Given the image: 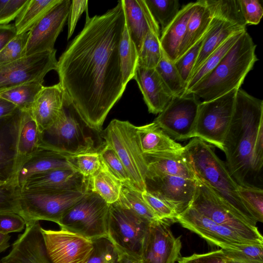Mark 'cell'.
<instances>
[{"instance_id":"obj_18","label":"cell","mask_w":263,"mask_h":263,"mask_svg":"<svg viewBox=\"0 0 263 263\" xmlns=\"http://www.w3.org/2000/svg\"><path fill=\"white\" fill-rule=\"evenodd\" d=\"M170 224L162 220L149 223L141 254L144 263H175L180 257V237L174 236Z\"/></svg>"},{"instance_id":"obj_62","label":"cell","mask_w":263,"mask_h":263,"mask_svg":"<svg viewBox=\"0 0 263 263\" xmlns=\"http://www.w3.org/2000/svg\"><path fill=\"white\" fill-rule=\"evenodd\" d=\"M6 183V181L0 180V186L5 185Z\"/></svg>"},{"instance_id":"obj_31","label":"cell","mask_w":263,"mask_h":263,"mask_svg":"<svg viewBox=\"0 0 263 263\" xmlns=\"http://www.w3.org/2000/svg\"><path fill=\"white\" fill-rule=\"evenodd\" d=\"M18 111V109L12 116L0 120V180L7 183L13 173L15 124Z\"/></svg>"},{"instance_id":"obj_20","label":"cell","mask_w":263,"mask_h":263,"mask_svg":"<svg viewBox=\"0 0 263 263\" xmlns=\"http://www.w3.org/2000/svg\"><path fill=\"white\" fill-rule=\"evenodd\" d=\"M39 221L26 223L24 232L12 244L1 263H51Z\"/></svg>"},{"instance_id":"obj_15","label":"cell","mask_w":263,"mask_h":263,"mask_svg":"<svg viewBox=\"0 0 263 263\" xmlns=\"http://www.w3.org/2000/svg\"><path fill=\"white\" fill-rule=\"evenodd\" d=\"M197 179L164 174H146L145 191L159 198L179 215L191 205Z\"/></svg>"},{"instance_id":"obj_57","label":"cell","mask_w":263,"mask_h":263,"mask_svg":"<svg viewBox=\"0 0 263 263\" xmlns=\"http://www.w3.org/2000/svg\"><path fill=\"white\" fill-rule=\"evenodd\" d=\"M17 110L14 104L0 97V120L12 116Z\"/></svg>"},{"instance_id":"obj_34","label":"cell","mask_w":263,"mask_h":263,"mask_svg":"<svg viewBox=\"0 0 263 263\" xmlns=\"http://www.w3.org/2000/svg\"><path fill=\"white\" fill-rule=\"evenodd\" d=\"M117 202L149 223L159 220L144 200L142 192L130 183H122L120 196Z\"/></svg>"},{"instance_id":"obj_49","label":"cell","mask_w":263,"mask_h":263,"mask_svg":"<svg viewBox=\"0 0 263 263\" xmlns=\"http://www.w3.org/2000/svg\"><path fill=\"white\" fill-rule=\"evenodd\" d=\"M18 188L7 183L0 186V215L19 214Z\"/></svg>"},{"instance_id":"obj_46","label":"cell","mask_w":263,"mask_h":263,"mask_svg":"<svg viewBox=\"0 0 263 263\" xmlns=\"http://www.w3.org/2000/svg\"><path fill=\"white\" fill-rule=\"evenodd\" d=\"M29 32L17 34L0 52V67L25 57Z\"/></svg>"},{"instance_id":"obj_3","label":"cell","mask_w":263,"mask_h":263,"mask_svg":"<svg viewBox=\"0 0 263 263\" xmlns=\"http://www.w3.org/2000/svg\"><path fill=\"white\" fill-rule=\"evenodd\" d=\"M256 47L246 30L213 71L185 95L208 101L239 89L257 60Z\"/></svg>"},{"instance_id":"obj_43","label":"cell","mask_w":263,"mask_h":263,"mask_svg":"<svg viewBox=\"0 0 263 263\" xmlns=\"http://www.w3.org/2000/svg\"><path fill=\"white\" fill-rule=\"evenodd\" d=\"M66 156L71 167L85 179L96 173L101 165L98 151Z\"/></svg>"},{"instance_id":"obj_21","label":"cell","mask_w":263,"mask_h":263,"mask_svg":"<svg viewBox=\"0 0 263 263\" xmlns=\"http://www.w3.org/2000/svg\"><path fill=\"white\" fill-rule=\"evenodd\" d=\"M20 189L28 191H87V179L74 170L58 169L30 177Z\"/></svg>"},{"instance_id":"obj_10","label":"cell","mask_w":263,"mask_h":263,"mask_svg":"<svg viewBox=\"0 0 263 263\" xmlns=\"http://www.w3.org/2000/svg\"><path fill=\"white\" fill-rule=\"evenodd\" d=\"M237 90L200 102L193 138L197 137L220 150L233 112Z\"/></svg>"},{"instance_id":"obj_14","label":"cell","mask_w":263,"mask_h":263,"mask_svg":"<svg viewBox=\"0 0 263 263\" xmlns=\"http://www.w3.org/2000/svg\"><path fill=\"white\" fill-rule=\"evenodd\" d=\"M51 263H86L93 250L92 240L65 229L42 228Z\"/></svg>"},{"instance_id":"obj_7","label":"cell","mask_w":263,"mask_h":263,"mask_svg":"<svg viewBox=\"0 0 263 263\" xmlns=\"http://www.w3.org/2000/svg\"><path fill=\"white\" fill-rule=\"evenodd\" d=\"M100 134L119 157L130 184L141 192L145 191L147 166L139 144L137 126L127 121L114 119Z\"/></svg>"},{"instance_id":"obj_60","label":"cell","mask_w":263,"mask_h":263,"mask_svg":"<svg viewBox=\"0 0 263 263\" xmlns=\"http://www.w3.org/2000/svg\"><path fill=\"white\" fill-rule=\"evenodd\" d=\"M226 262L227 263H248V262H243V261H240L235 260H233V259H230L227 257H226Z\"/></svg>"},{"instance_id":"obj_8","label":"cell","mask_w":263,"mask_h":263,"mask_svg":"<svg viewBox=\"0 0 263 263\" xmlns=\"http://www.w3.org/2000/svg\"><path fill=\"white\" fill-rule=\"evenodd\" d=\"M87 191H28L18 188V215L26 223L47 220L59 225L66 212L80 200Z\"/></svg>"},{"instance_id":"obj_39","label":"cell","mask_w":263,"mask_h":263,"mask_svg":"<svg viewBox=\"0 0 263 263\" xmlns=\"http://www.w3.org/2000/svg\"><path fill=\"white\" fill-rule=\"evenodd\" d=\"M155 69L174 97L185 95L186 85L182 79L174 62L168 60L163 52Z\"/></svg>"},{"instance_id":"obj_37","label":"cell","mask_w":263,"mask_h":263,"mask_svg":"<svg viewBox=\"0 0 263 263\" xmlns=\"http://www.w3.org/2000/svg\"><path fill=\"white\" fill-rule=\"evenodd\" d=\"M123 82L126 86L133 79L138 65V53L136 46L132 40L126 26V23L119 46Z\"/></svg>"},{"instance_id":"obj_30","label":"cell","mask_w":263,"mask_h":263,"mask_svg":"<svg viewBox=\"0 0 263 263\" xmlns=\"http://www.w3.org/2000/svg\"><path fill=\"white\" fill-rule=\"evenodd\" d=\"M212 18L205 0L194 2V9L187 24L178 59L204 36Z\"/></svg>"},{"instance_id":"obj_33","label":"cell","mask_w":263,"mask_h":263,"mask_svg":"<svg viewBox=\"0 0 263 263\" xmlns=\"http://www.w3.org/2000/svg\"><path fill=\"white\" fill-rule=\"evenodd\" d=\"M59 0H28L14 24L17 34L29 32Z\"/></svg>"},{"instance_id":"obj_22","label":"cell","mask_w":263,"mask_h":263,"mask_svg":"<svg viewBox=\"0 0 263 263\" xmlns=\"http://www.w3.org/2000/svg\"><path fill=\"white\" fill-rule=\"evenodd\" d=\"M65 92L59 83L44 86L37 95L30 112L42 134L50 127L61 114Z\"/></svg>"},{"instance_id":"obj_32","label":"cell","mask_w":263,"mask_h":263,"mask_svg":"<svg viewBox=\"0 0 263 263\" xmlns=\"http://www.w3.org/2000/svg\"><path fill=\"white\" fill-rule=\"evenodd\" d=\"M122 185L102 162L98 171L87 179V191L96 193L109 204L118 201Z\"/></svg>"},{"instance_id":"obj_44","label":"cell","mask_w":263,"mask_h":263,"mask_svg":"<svg viewBox=\"0 0 263 263\" xmlns=\"http://www.w3.org/2000/svg\"><path fill=\"white\" fill-rule=\"evenodd\" d=\"M101 162L108 170L122 183H130L128 174L115 151L104 142L98 150Z\"/></svg>"},{"instance_id":"obj_42","label":"cell","mask_w":263,"mask_h":263,"mask_svg":"<svg viewBox=\"0 0 263 263\" xmlns=\"http://www.w3.org/2000/svg\"><path fill=\"white\" fill-rule=\"evenodd\" d=\"M238 191L244 205L257 222H263V190L257 186L238 185Z\"/></svg>"},{"instance_id":"obj_41","label":"cell","mask_w":263,"mask_h":263,"mask_svg":"<svg viewBox=\"0 0 263 263\" xmlns=\"http://www.w3.org/2000/svg\"><path fill=\"white\" fill-rule=\"evenodd\" d=\"M151 13L158 24L161 32L171 23L178 13L177 0H144Z\"/></svg>"},{"instance_id":"obj_28","label":"cell","mask_w":263,"mask_h":263,"mask_svg":"<svg viewBox=\"0 0 263 263\" xmlns=\"http://www.w3.org/2000/svg\"><path fill=\"white\" fill-rule=\"evenodd\" d=\"M144 157L147 166L146 174H164L196 179L183 151L180 153L144 155Z\"/></svg>"},{"instance_id":"obj_5","label":"cell","mask_w":263,"mask_h":263,"mask_svg":"<svg viewBox=\"0 0 263 263\" xmlns=\"http://www.w3.org/2000/svg\"><path fill=\"white\" fill-rule=\"evenodd\" d=\"M95 132L82 120L65 93L63 111L55 123L42 133L40 148L66 156L98 151L100 148L95 145L92 135Z\"/></svg>"},{"instance_id":"obj_13","label":"cell","mask_w":263,"mask_h":263,"mask_svg":"<svg viewBox=\"0 0 263 263\" xmlns=\"http://www.w3.org/2000/svg\"><path fill=\"white\" fill-rule=\"evenodd\" d=\"M200 102L192 93L174 97L154 121L175 140L193 138Z\"/></svg>"},{"instance_id":"obj_4","label":"cell","mask_w":263,"mask_h":263,"mask_svg":"<svg viewBox=\"0 0 263 263\" xmlns=\"http://www.w3.org/2000/svg\"><path fill=\"white\" fill-rule=\"evenodd\" d=\"M183 152L196 178L205 183L234 210L257 223L241 201L239 185L210 144L194 137L184 146Z\"/></svg>"},{"instance_id":"obj_6","label":"cell","mask_w":263,"mask_h":263,"mask_svg":"<svg viewBox=\"0 0 263 263\" xmlns=\"http://www.w3.org/2000/svg\"><path fill=\"white\" fill-rule=\"evenodd\" d=\"M196 179V187L190 206L251 243L263 245V237L256 223L234 210L205 183Z\"/></svg>"},{"instance_id":"obj_17","label":"cell","mask_w":263,"mask_h":263,"mask_svg":"<svg viewBox=\"0 0 263 263\" xmlns=\"http://www.w3.org/2000/svg\"><path fill=\"white\" fill-rule=\"evenodd\" d=\"M71 1L59 0L29 31L25 57L52 51L68 18Z\"/></svg>"},{"instance_id":"obj_45","label":"cell","mask_w":263,"mask_h":263,"mask_svg":"<svg viewBox=\"0 0 263 263\" xmlns=\"http://www.w3.org/2000/svg\"><path fill=\"white\" fill-rule=\"evenodd\" d=\"M92 241L93 250L86 263H118L116 248L107 237Z\"/></svg>"},{"instance_id":"obj_56","label":"cell","mask_w":263,"mask_h":263,"mask_svg":"<svg viewBox=\"0 0 263 263\" xmlns=\"http://www.w3.org/2000/svg\"><path fill=\"white\" fill-rule=\"evenodd\" d=\"M17 35L14 25H0V52Z\"/></svg>"},{"instance_id":"obj_50","label":"cell","mask_w":263,"mask_h":263,"mask_svg":"<svg viewBox=\"0 0 263 263\" xmlns=\"http://www.w3.org/2000/svg\"><path fill=\"white\" fill-rule=\"evenodd\" d=\"M142 196L147 205L159 220L170 223L176 221L178 214L163 201L146 191L142 192Z\"/></svg>"},{"instance_id":"obj_48","label":"cell","mask_w":263,"mask_h":263,"mask_svg":"<svg viewBox=\"0 0 263 263\" xmlns=\"http://www.w3.org/2000/svg\"><path fill=\"white\" fill-rule=\"evenodd\" d=\"M205 35L174 62L182 79L186 85L190 78L193 68L199 55Z\"/></svg>"},{"instance_id":"obj_59","label":"cell","mask_w":263,"mask_h":263,"mask_svg":"<svg viewBox=\"0 0 263 263\" xmlns=\"http://www.w3.org/2000/svg\"><path fill=\"white\" fill-rule=\"evenodd\" d=\"M10 236L7 234L0 233V253L5 251L10 247Z\"/></svg>"},{"instance_id":"obj_47","label":"cell","mask_w":263,"mask_h":263,"mask_svg":"<svg viewBox=\"0 0 263 263\" xmlns=\"http://www.w3.org/2000/svg\"><path fill=\"white\" fill-rule=\"evenodd\" d=\"M222 250L230 259L248 263H263V245H245L236 250Z\"/></svg>"},{"instance_id":"obj_2","label":"cell","mask_w":263,"mask_h":263,"mask_svg":"<svg viewBox=\"0 0 263 263\" xmlns=\"http://www.w3.org/2000/svg\"><path fill=\"white\" fill-rule=\"evenodd\" d=\"M262 126L263 101L242 89H237L222 151L230 175L242 186H256L253 150L258 133Z\"/></svg>"},{"instance_id":"obj_35","label":"cell","mask_w":263,"mask_h":263,"mask_svg":"<svg viewBox=\"0 0 263 263\" xmlns=\"http://www.w3.org/2000/svg\"><path fill=\"white\" fill-rule=\"evenodd\" d=\"M43 87L42 83H27L1 92L0 97L14 104L21 110L30 111Z\"/></svg>"},{"instance_id":"obj_1","label":"cell","mask_w":263,"mask_h":263,"mask_svg":"<svg viewBox=\"0 0 263 263\" xmlns=\"http://www.w3.org/2000/svg\"><path fill=\"white\" fill-rule=\"evenodd\" d=\"M125 25L122 0L101 15H88L82 30L57 62L59 83L91 129L102 132L125 88L119 46Z\"/></svg>"},{"instance_id":"obj_40","label":"cell","mask_w":263,"mask_h":263,"mask_svg":"<svg viewBox=\"0 0 263 263\" xmlns=\"http://www.w3.org/2000/svg\"><path fill=\"white\" fill-rule=\"evenodd\" d=\"M160 37V32L148 31L138 54L137 66L146 68L156 67L163 54Z\"/></svg>"},{"instance_id":"obj_54","label":"cell","mask_w":263,"mask_h":263,"mask_svg":"<svg viewBox=\"0 0 263 263\" xmlns=\"http://www.w3.org/2000/svg\"><path fill=\"white\" fill-rule=\"evenodd\" d=\"M26 227L24 219L17 214L0 215V233L8 234L22 231Z\"/></svg>"},{"instance_id":"obj_51","label":"cell","mask_w":263,"mask_h":263,"mask_svg":"<svg viewBox=\"0 0 263 263\" xmlns=\"http://www.w3.org/2000/svg\"><path fill=\"white\" fill-rule=\"evenodd\" d=\"M247 25H257L263 16V8L258 0H238Z\"/></svg>"},{"instance_id":"obj_26","label":"cell","mask_w":263,"mask_h":263,"mask_svg":"<svg viewBox=\"0 0 263 263\" xmlns=\"http://www.w3.org/2000/svg\"><path fill=\"white\" fill-rule=\"evenodd\" d=\"M245 30H246V28L238 25L224 19L213 17L199 55L193 68L190 78L210 55L228 38L234 34Z\"/></svg>"},{"instance_id":"obj_9","label":"cell","mask_w":263,"mask_h":263,"mask_svg":"<svg viewBox=\"0 0 263 263\" xmlns=\"http://www.w3.org/2000/svg\"><path fill=\"white\" fill-rule=\"evenodd\" d=\"M109 208L100 196L88 191L66 212L59 226L91 240L107 237Z\"/></svg>"},{"instance_id":"obj_53","label":"cell","mask_w":263,"mask_h":263,"mask_svg":"<svg viewBox=\"0 0 263 263\" xmlns=\"http://www.w3.org/2000/svg\"><path fill=\"white\" fill-rule=\"evenodd\" d=\"M28 0H6L0 11V25L8 24L16 18Z\"/></svg>"},{"instance_id":"obj_29","label":"cell","mask_w":263,"mask_h":263,"mask_svg":"<svg viewBox=\"0 0 263 263\" xmlns=\"http://www.w3.org/2000/svg\"><path fill=\"white\" fill-rule=\"evenodd\" d=\"M65 168L73 169L66 155L41 148L21 169L17 177V185L20 188L26 180L33 175Z\"/></svg>"},{"instance_id":"obj_16","label":"cell","mask_w":263,"mask_h":263,"mask_svg":"<svg viewBox=\"0 0 263 263\" xmlns=\"http://www.w3.org/2000/svg\"><path fill=\"white\" fill-rule=\"evenodd\" d=\"M176 221L182 227L197 234L210 244L220 247L223 250H236L245 245H254L191 206L179 214Z\"/></svg>"},{"instance_id":"obj_25","label":"cell","mask_w":263,"mask_h":263,"mask_svg":"<svg viewBox=\"0 0 263 263\" xmlns=\"http://www.w3.org/2000/svg\"><path fill=\"white\" fill-rule=\"evenodd\" d=\"M139 144L143 155L180 153L184 146L166 134L154 121L137 126Z\"/></svg>"},{"instance_id":"obj_38","label":"cell","mask_w":263,"mask_h":263,"mask_svg":"<svg viewBox=\"0 0 263 263\" xmlns=\"http://www.w3.org/2000/svg\"><path fill=\"white\" fill-rule=\"evenodd\" d=\"M212 17L226 20L246 28L238 0H205Z\"/></svg>"},{"instance_id":"obj_19","label":"cell","mask_w":263,"mask_h":263,"mask_svg":"<svg viewBox=\"0 0 263 263\" xmlns=\"http://www.w3.org/2000/svg\"><path fill=\"white\" fill-rule=\"evenodd\" d=\"M41 140L42 134L30 111L19 110L15 124L13 173L7 184L19 187L18 173L24 164L41 148Z\"/></svg>"},{"instance_id":"obj_24","label":"cell","mask_w":263,"mask_h":263,"mask_svg":"<svg viewBox=\"0 0 263 263\" xmlns=\"http://www.w3.org/2000/svg\"><path fill=\"white\" fill-rule=\"evenodd\" d=\"M125 23L138 54L149 30L160 32V27L151 13L144 0H122Z\"/></svg>"},{"instance_id":"obj_12","label":"cell","mask_w":263,"mask_h":263,"mask_svg":"<svg viewBox=\"0 0 263 263\" xmlns=\"http://www.w3.org/2000/svg\"><path fill=\"white\" fill-rule=\"evenodd\" d=\"M56 50L24 57L0 67V93L32 82L43 83L46 74L57 69Z\"/></svg>"},{"instance_id":"obj_58","label":"cell","mask_w":263,"mask_h":263,"mask_svg":"<svg viewBox=\"0 0 263 263\" xmlns=\"http://www.w3.org/2000/svg\"><path fill=\"white\" fill-rule=\"evenodd\" d=\"M116 249L118 253V263H144L141 257L117 248Z\"/></svg>"},{"instance_id":"obj_27","label":"cell","mask_w":263,"mask_h":263,"mask_svg":"<svg viewBox=\"0 0 263 263\" xmlns=\"http://www.w3.org/2000/svg\"><path fill=\"white\" fill-rule=\"evenodd\" d=\"M194 7V2L183 6L171 23L161 32L160 42L162 50L167 58L173 62H175L179 57L181 45Z\"/></svg>"},{"instance_id":"obj_11","label":"cell","mask_w":263,"mask_h":263,"mask_svg":"<svg viewBox=\"0 0 263 263\" xmlns=\"http://www.w3.org/2000/svg\"><path fill=\"white\" fill-rule=\"evenodd\" d=\"M149 223L116 201L109 204L107 238L117 248L141 257Z\"/></svg>"},{"instance_id":"obj_23","label":"cell","mask_w":263,"mask_h":263,"mask_svg":"<svg viewBox=\"0 0 263 263\" xmlns=\"http://www.w3.org/2000/svg\"><path fill=\"white\" fill-rule=\"evenodd\" d=\"M133 79L137 82L151 113L160 114L174 97L155 68L137 66Z\"/></svg>"},{"instance_id":"obj_55","label":"cell","mask_w":263,"mask_h":263,"mask_svg":"<svg viewBox=\"0 0 263 263\" xmlns=\"http://www.w3.org/2000/svg\"><path fill=\"white\" fill-rule=\"evenodd\" d=\"M87 7L88 1L87 0H73L71 1L68 16V40L72 36L78 21L83 12L87 10Z\"/></svg>"},{"instance_id":"obj_61","label":"cell","mask_w":263,"mask_h":263,"mask_svg":"<svg viewBox=\"0 0 263 263\" xmlns=\"http://www.w3.org/2000/svg\"><path fill=\"white\" fill-rule=\"evenodd\" d=\"M6 0H0V11L2 8V7L3 6V5L6 3Z\"/></svg>"},{"instance_id":"obj_36","label":"cell","mask_w":263,"mask_h":263,"mask_svg":"<svg viewBox=\"0 0 263 263\" xmlns=\"http://www.w3.org/2000/svg\"><path fill=\"white\" fill-rule=\"evenodd\" d=\"M245 31L236 33L231 36L210 55L190 79L186 85L185 95L192 87L213 71Z\"/></svg>"},{"instance_id":"obj_52","label":"cell","mask_w":263,"mask_h":263,"mask_svg":"<svg viewBox=\"0 0 263 263\" xmlns=\"http://www.w3.org/2000/svg\"><path fill=\"white\" fill-rule=\"evenodd\" d=\"M178 263H227L222 250L219 249L202 254L194 253L190 256L180 257Z\"/></svg>"}]
</instances>
